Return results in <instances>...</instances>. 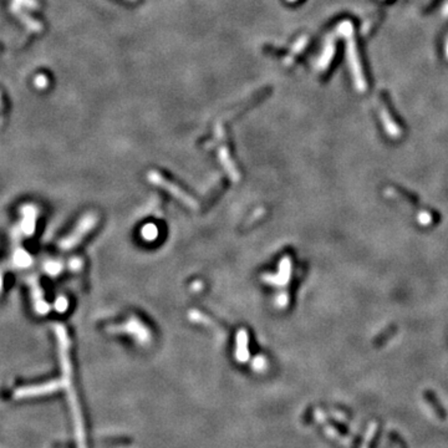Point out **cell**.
Wrapping results in <instances>:
<instances>
[{
    "mask_svg": "<svg viewBox=\"0 0 448 448\" xmlns=\"http://www.w3.org/2000/svg\"><path fill=\"white\" fill-rule=\"evenodd\" d=\"M340 32L341 34L345 36L346 42H347V58H348V65L351 68L352 76H354L355 85H356L359 91H365L366 89V81H365L364 72H362L361 64H360L359 56H357L356 46H355L354 41V29H352L351 23L345 21L340 25Z\"/></svg>",
    "mask_w": 448,
    "mask_h": 448,
    "instance_id": "6da1fadb",
    "label": "cell"
},
{
    "mask_svg": "<svg viewBox=\"0 0 448 448\" xmlns=\"http://www.w3.org/2000/svg\"><path fill=\"white\" fill-rule=\"evenodd\" d=\"M385 193L387 194V196H391L392 198L397 199V201H401V202L409 205L410 209H412V212L416 214L417 222H419L421 224H423V226L432 224V222H433L432 212H430L427 208L423 207V206L418 202V199L411 198L410 194H409V197H407V194L405 193V192H402L401 189L386 188Z\"/></svg>",
    "mask_w": 448,
    "mask_h": 448,
    "instance_id": "7a4b0ae2",
    "label": "cell"
},
{
    "mask_svg": "<svg viewBox=\"0 0 448 448\" xmlns=\"http://www.w3.org/2000/svg\"><path fill=\"white\" fill-rule=\"evenodd\" d=\"M148 181H151L153 184H156V186L162 187L166 192H168L170 194H172L174 198L178 199V201H181V202L183 203L184 206H187V207L193 208V209H198V203L196 202V199L192 198L189 194H187L183 189H181L179 187H177L176 184H173L172 182H170V181H167L166 178H163L160 173L155 172V171L149 172Z\"/></svg>",
    "mask_w": 448,
    "mask_h": 448,
    "instance_id": "3957f363",
    "label": "cell"
},
{
    "mask_svg": "<svg viewBox=\"0 0 448 448\" xmlns=\"http://www.w3.org/2000/svg\"><path fill=\"white\" fill-rule=\"evenodd\" d=\"M111 333H126L135 336L139 344H148L151 341V331L142 324L137 317H131L127 322L120 326H112L108 329Z\"/></svg>",
    "mask_w": 448,
    "mask_h": 448,
    "instance_id": "277c9868",
    "label": "cell"
},
{
    "mask_svg": "<svg viewBox=\"0 0 448 448\" xmlns=\"http://www.w3.org/2000/svg\"><path fill=\"white\" fill-rule=\"evenodd\" d=\"M96 224V217L92 214L86 215L81 219V222L79 223V226L75 228V231L72 232V234H70L69 237H66L63 241H61V248L64 250H68V249L73 248L75 245L80 243L82 241L85 236L94 228V226Z\"/></svg>",
    "mask_w": 448,
    "mask_h": 448,
    "instance_id": "5b68a950",
    "label": "cell"
},
{
    "mask_svg": "<svg viewBox=\"0 0 448 448\" xmlns=\"http://www.w3.org/2000/svg\"><path fill=\"white\" fill-rule=\"evenodd\" d=\"M291 274V260L289 257H285L280 263L278 274L276 276H263V280L268 284L276 286H283L288 284Z\"/></svg>",
    "mask_w": 448,
    "mask_h": 448,
    "instance_id": "8992f818",
    "label": "cell"
},
{
    "mask_svg": "<svg viewBox=\"0 0 448 448\" xmlns=\"http://www.w3.org/2000/svg\"><path fill=\"white\" fill-rule=\"evenodd\" d=\"M248 334L245 330H239L237 333V350H236V356L237 360L241 362L248 361L249 359V351H248Z\"/></svg>",
    "mask_w": 448,
    "mask_h": 448,
    "instance_id": "52a82bcc",
    "label": "cell"
},
{
    "mask_svg": "<svg viewBox=\"0 0 448 448\" xmlns=\"http://www.w3.org/2000/svg\"><path fill=\"white\" fill-rule=\"evenodd\" d=\"M380 115H381V118H382V123H383V126H385V130H386V132H387V135H390L392 138H397V137L401 136V130H400V127L396 125V122L393 121V118L391 117V115L387 112V110H386V107L382 105V103H381V106H380Z\"/></svg>",
    "mask_w": 448,
    "mask_h": 448,
    "instance_id": "ba28073f",
    "label": "cell"
},
{
    "mask_svg": "<svg viewBox=\"0 0 448 448\" xmlns=\"http://www.w3.org/2000/svg\"><path fill=\"white\" fill-rule=\"evenodd\" d=\"M219 156H220V160H222L223 166L226 167V170L228 171L229 174H231V176L233 177V181H238V178L241 176L238 174V172H237V170H236V167H234L233 162L231 161V157H229L228 152H227V149L226 148H220Z\"/></svg>",
    "mask_w": 448,
    "mask_h": 448,
    "instance_id": "9c48e42d",
    "label": "cell"
},
{
    "mask_svg": "<svg viewBox=\"0 0 448 448\" xmlns=\"http://www.w3.org/2000/svg\"><path fill=\"white\" fill-rule=\"evenodd\" d=\"M157 234H158L157 227L153 226V224L143 227V229H142V236H143V238L147 239V241H153V239L157 237Z\"/></svg>",
    "mask_w": 448,
    "mask_h": 448,
    "instance_id": "30bf717a",
    "label": "cell"
},
{
    "mask_svg": "<svg viewBox=\"0 0 448 448\" xmlns=\"http://www.w3.org/2000/svg\"><path fill=\"white\" fill-rule=\"evenodd\" d=\"M288 303H289V295L286 293L280 294V295L276 298V305H278V307L284 308L288 305Z\"/></svg>",
    "mask_w": 448,
    "mask_h": 448,
    "instance_id": "8fae6325",
    "label": "cell"
},
{
    "mask_svg": "<svg viewBox=\"0 0 448 448\" xmlns=\"http://www.w3.org/2000/svg\"><path fill=\"white\" fill-rule=\"evenodd\" d=\"M447 56H448V44H447Z\"/></svg>",
    "mask_w": 448,
    "mask_h": 448,
    "instance_id": "7c38bea8",
    "label": "cell"
}]
</instances>
